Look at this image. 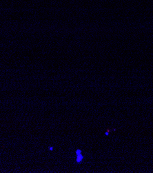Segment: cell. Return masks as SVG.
Wrapping results in <instances>:
<instances>
[{
  "instance_id": "obj_1",
  "label": "cell",
  "mask_w": 153,
  "mask_h": 173,
  "mask_svg": "<svg viewBox=\"0 0 153 173\" xmlns=\"http://www.w3.org/2000/svg\"><path fill=\"white\" fill-rule=\"evenodd\" d=\"M76 154H77V162L80 163L84 158V157L81 155V150H76Z\"/></svg>"
},
{
  "instance_id": "obj_2",
  "label": "cell",
  "mask_w": 153,
  "mask_h": 173,
  "mask_svg": "<svg viewBox=\"0 0 153 173\" xmlns=\"http://www.w3.org/2000/svg\"><path fill=\"white\" fill-rule=\"evenodd\" d=\"M49 149H50V150H53V147H50V148H49Z\"/></svg>"
}]
</instances>
